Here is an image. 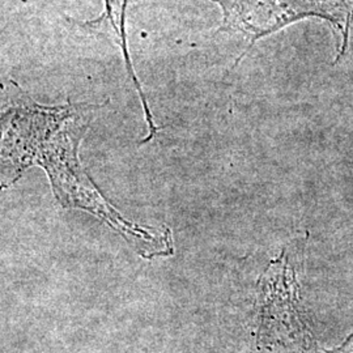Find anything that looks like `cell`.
<instances>
[{"label":"cell","mask_w":353,"mask_h":353,"mask_svg":"<svg viewBox=\"0 0 353 353\" xmlns=\"http://www.w3.org/2000/svg\"><path fill=\"white\" fill-rule=\"evenodd\" d=\"M221 12L217 33L240 34L249 45L241 59L261 39L307 17L328 21L339 43V61L344 55L353 21V0H210Z\"/></svg>","instance_id":"obj_2"},{"label":"cell","mask_w":353,"mask_h":353,"mask_svg":"<svg viewBox=\"0 0 353 353\" xmlns=\"http://www.w3.org/2000/svg\"><path fill=\"white\" fill-rule=\"evenodd\" d=\"M128 3H130V0H103V4H105L103 13L99 19H96L93 21H88L85 26L90 28V29L100 30V32H109V33L112 32V36L117 39V43L121 49L123 61H125L127 74H128V77H130L134 88L139 94L140 102H141L144 115H145V122L148 125V135H147L145 139L140 141V144H145L156 137V134L160 131V127L157 126L153 121V115H152L151 109L148 106L145 93H144L143 87H141L139 77L137 75V71L134 68L132 59H131V54L128 50L126 32Z\"/></svg>","instance_id":"obj_3"},{"label":"cell","mask_w":353,"mask_h":353,"mask_svg":"<svg viewBox=\"0 0 353 353\" xmlns=\"http://www.w3.org/2000/svg\"><path fill=\"white\" fill-rule=\"evenodd\" d=\"M1 103V189L19 181L30 166H39L64 208L101 219L143 258L173 254L170 229L156 232L130 223L108 202L80 163L81 140L102 105L70 100L42 105L12 79L3 83Z\"/></svg>","instance_id":"obj_1"}]
</instances>
